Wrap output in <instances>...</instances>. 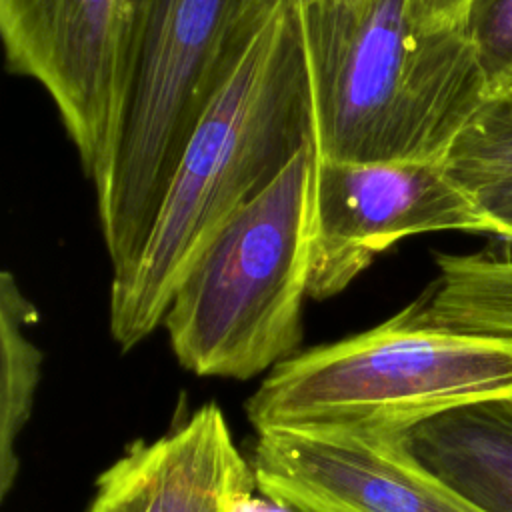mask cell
<instances>
[{"label": "cell", "instance_id": "1", "mask_svg": "<svg viewBox=\"0 0 512 512\" xmlns=\"http://www.w3.org/2000/svg\"><path fill=\"white\" fill-rule=\"evenodd\" d=\"M308 142L296 8L276 0L236 34L138 258L112 276L108 328L122 352L164 324L176 288L210 240Z\"/></svg>", "mask_w": 512, "mask_h": 512}, {"label": "cell", "instance_id": "2", "mask_svg": "<svg viewBox=\"0 0 512 512\" xmlns=\"http://www.w3.org/2000/svg\"><path fill=\"white\" fill-rule=\"evenodd\" d=\"M294 8L316 158L444 164L490 90L464 24L434 18L418 0Z\"/></svg>", "mask_w": 512, "mask_h": 512}, {"label": "cell", "instance_id": "3", "mask_svg": "<svg viewBox=\"0 0 512 512\" xmlns=\"http://www.w3.org/2000/svg\"><path fill=\"white\" fill-rule=\"evenodd\" d=\"M512 398V334L468 332L420 318L388 320L306 348L270 370L244 412L256 432L360 426L406 432L462 406Z\"/></svg>", "mask_w": 512, "mask_h": 512}, {"label": "cell", "instance_id": "4", "mask_svg": "<svg viewBox=\"0 0 512 512\" xmlns=\"http://www.w3.org/2000/svg\"><path fill=\"white\" fill-rule=\"evenodd\" d=\"M312 176L308 142L232 214L184 274L164 318L184 370L250 380L300 352Z\"/></svg>", "mask_w": 512, "mask_h": 512}, {"label": "cell", "instance_id": "5", "mask_svg": "<svg viewBox=\"0 0 512 512\" xmlns=\"http://www.w3.org/2000/svg\"><path fill=\"white\" fill-rule=\"evenodd\" d=\"M242 0H126L120 130L96 190L112 276L138 258L236 38Z\"/></svg>", "mask_w": 512, "mask_h": 512}, {"label": "cell", "instance_id": "6", "mask_svg": "<svg viewBox=\"0 0 512 512\" xmlns=\"http://www.w3.org/2000/svg\"><path fill=\"white\" fill-rule=\"evenodd\" d=\"M432 232L494 236L442 162H332L314 154L308 298L340 294L380 252Z\"/></svg>", "mask_w": 512, "mask_h": 512}, {"label": "cell", "instance_id": "7", "mask_svg": "<svg viewBox=\"0 0 512 512\" xmlns=\"http://www.w3.org/2000/svg\"><path fill=\"white\" fill-rule=\"evenodd\" d=\"M256 490L286 512H482L430 472L402 432L280 426L256 432Z\"/></svg>", "mask_w": 512, "mask_h": 512}, {"label": "cell", "instance_id": "8", "mask_svg": "<svg viewBox=\"0 0 512 512\" xmlns=\"http://www.w3.org/2000/svg\"><path fill=\"white\" fill-rule=\"evenodd\" d=\"M126 0H0L6 64L52 98L94 190L120 130Z\"/></svg>", "mask_w": 512, "mask_h": 512}, {"label": "cell", "instance_id": "9", "mask_svg": "<svg viewBox=\"0 0 512 512\" xmlns=\"http://www.w3.org/2000/svg\"><path fill=\"white\" fill-rule=\"evenodd\" d=\"M256 490L216 402H204L152 440H134L100 472L92 498L114 512H248Z\"/></svg>", "mask_w": 512, "mask_h": 512}, {"label": "cell", "instance_id": "10", "mask_svg": "<svg viewBox=\"0 0 512 512\" xmlns=\"http://www.w3.org/2000/svg\"><path fill=\"white\" fill-rule=\"evenodd\" d=\"M404 442L482 512H512V398L432 416L406 430Z\"/></svg>", "mask_w": 512, "mask_h": 512}, {"label": "cell", "instance_id": "11", "mask_svg": "<svg viewBox=\"0 0 512 512\" xmlns=\"http://www.w3.org/2000/svg\"><path fill=\"white\" fill-rule=\"evenodd\" d=\"M434 262L436 280L410 302L420 318L456 330L512 334V256L436 252Z\"/></svg>", "mask_w": 512, "mask_h": 512}, {"label": "cell", "instance_id": "12", "mask_svg": "<svg viewBox=\"0 0 512 512\" xmlns=\"http://www.w3.org/2000/svg\"><path fill=\"white\" fill-rule=\"evenodd\" d=\"M36 306L10 270L0 274V496L8 498L20 472L18 440L32 416L44 354L28 328Z\"/></svg>", "mask_w": 512, "mask_h": 512}, {"label": "cell", "instance_id": "13", "mask_svg": "<svg viewBox=\"0 0 512 512\" xmlns=\"http://www.w3.org/2000/svg\"><path fill=\"white\" fill-rule=\"evenodd\" d=\"M444 168L464 190L512 180V78L486 94L452 142Z\"/></svg>", "mask_w": 512, "mask_h": 512}, {"label": "cell", "instance_id": "14", "mask_svg": "<svg viewBox=\"0 0 512 512\" xmlns=\"http://www.w3.org/2000/svg\"><path fill=\"white\" fill-rule=\"evenodd\" d=\"M464 32L490 90L512 78V0H472ZM488 90V92H490Z\"/></svg>", "mask_w": 512, "mask_h": 512}, {"label": "cell", "instance_id": "15", "mask_svg": "<svg viewBox=\"0 0 512 512\" xmlns=\"http://www.w3.org/2000/svg\"><path fill=\"white\" fill-rule=\"evenodd\" d=\"M468 192L480 214L492 224L494 236L512 242V180L484 184Z\"/></svg>", "mask_w": 512, "mask_h": 512}, {"label": "cell", "instance_id": "16", "mask_svg": "<svg viewBox=\"0 0 512 512\" xmlns=\"http://www.w3.org/2000/svg\"><path fill=\"white\" fill-rule=\"evenodd\" d=\"M434 18L450 24H464L472 0H418Z\"/></svg>", "mask_w": 512, "mask_h": 512}, {"label": "cell", "instance_id": "17", "mask_svg": "<svg viewBox=\"0 0 512 512\" xmlns=\"http://www.w3.org/2000/svg\"><path fill=\"white\" fill-rule=\"evenodd\" d=\"M86 512H114V510H112V508H108L106 504H102L100 500H96V498H90V504H88Z\"/></svg>", "mask_w": 512, "mask_h": 512}]
</instances>
